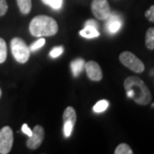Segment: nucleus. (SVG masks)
I'll return each instance as SVG.
<instances>
[{
	"label": "nucleus",
	"instance_id": "7",
	"mask_svg": "<svg viewBox=\"0 0 154 154\" xmlns=\"http://www.w3.org/2000/svg\"><path fill=\"white\" fill-rule=\"evenodd\" d=\"M45 138V130L43 127L36 125L33 128V134L27 140V146L29 149H38L42 144Z\"/></svg>",
	"mask_w": 154,
	"mask_h": 154
},
{
	"label": "nucleus",
	"instance_id": "24",
	"mask_svg": "<svg viewBox=\"0 0 154 154\" xmlns=\"http://www.w3.org/2000/svg\"><path fill=\"white\" fill-rule=\"evenodd\" d=\"M85 26H91V27H94V28H99V24L94 20H88V22H86V23H85Z\"/></svg>",
	"mask_w": 154,
	"mask_h": 154
},
{
	"label": "nucleus",
	"instance_id": "20",
	"mask_svg": "<svg viewBox=\"0 0 154 154\" xmlns=\"http://www.w3.org/2000/svg\"><path fill=\"white\" fill-rule=\"evenodd\" d=\"M63 46H57L50 51L49 55L52 58H57V57H60L63 54Z\"/></svg>",
	"mask_w": 154,
	"mask_h": 154
},
{
	"label": "nucleus",
	"instance_id": "8",
	"mask_svg": "<svg viewBox=\"0 0 154 154\" xmlns=\"http://www.w3.org/2000/svg\"><path fill=\"white\" fill-rule=\"evenodd\" d=\"M105 20V29L110 34H115L121 29L122 26V20L119 14L116 12H110L109 17Z\"/></svg>",
	"mask_w": 154,
	"mask_h": 154
},
{
	"label": "nucleus",
	"instance_id": "6",
	"mask_svg": "<svg viewBox=\"0 0 154 154\" xmlns=\"http://www.w3.org/2000/svg\"><path fill=\"white\" fill-rule=\"evenodd\" d=\"M91 9L94 17L99 20H105L111 12L107 0H93Z\"/></svg>",
	"mask_w": 154,
	"mask_h": 154
},
{
	"label": "nucleus",
	"instance_id": "12",
	"mask_svg": "<svg viewBox=\"0 0 154 154\" xmlns=\"http://www.w3.org/2000/svg\"><path fill=\"white\" fill-rule=\"evenodd\" d=\"M80 35L83 38H93L99 37V32L98 31V28L91 27V26H85V28L80 31Z\"/></svg>",
	"mask_w": 154,
	"mask_h": 154
},
{
	"label": "nucleus",
	"instance_id": "17",
	"mask_svg": "<svg viewBox=\"0 0 154 154\" xmlns=\"http://www.w3.org/2000/svg\"><path fill=\"white\" fill-rule=\"evenodd\" d=\"M7 58V45L5 39L0 38V63H5Z\"/></svg>",
	"mask_w": 154,
	"mask_h": 154
},
{
	"label": "nucleus",
	"instance_id": "25",
	"mask_svg": "<svg viewBox=\"0 0 154 154\" xmlns=\"http://www.w3.org/2000/svg\"><path fill=\"white\" fill-rule=\"evenodd\" d=\"M1 95H2V90H1V88H0V98H1Z\"/></svg>",
	"mask_w": 154,
	"mask_h": 154
},
{
	"label": "nucleus",
	"instance_id": "21",
	"mask_svg": "<svg viewBox=\"0 0 154 154\" xmlns=\"http://www.w3.org/2000/svg\"><path fill=\"white\" fill-rule=\"evenodd\" d=\"M145 17L149 22H154V5H152L145 12Z\"/></svg>",
	"mask_w": 154,
	"mask_h": 154
},
{
	"label": "nucleus",
	"instance_id": "5",
	"mask_svg": "<svg viewBox=\"0 0 154 154\" xmlns=\"http://www.w3.org/2000/svg\"><path fill=\"white\" fill-rule=\"evenodd\" d=\"M14 142V135L11 127H4L0 130V153L7 154L11 152Z\"/></svg>",
	"mask_w": 154,
	"mask_h": 154
},
{
	"label": "nucleus",
	"instance_id": "19",
	"mask_svg": "<svg viewBox=\"0 0 154 154\" xmlns=\"http://www.w3.org/2000/svg\"><path fill=\"white\" fill-rule=\"evenodd\" d=\"M45 43V39L43 37H40L39 39H38L37 41H35L34 43H33V44L29 46L30 51H35L37 50L40 49L42 46H44Z\"/></svg>",
	"mask_w": 154,
	"mask_h": 154
},
{
	"label": "nucleus",
	"instance_id": "18",
	"mask_svg": "<svg viewBox=\"0 0 154 154\" xmlns=\"http://www.w3.org/2000/svg\"><path fill=\"white\" fill-rule=\"evenodd\" d=\"M45 5L50 6L51 8H52L53 10L58 11L60 10L63 6V0H41Z\"/></svg>",
	"mask_w": 154,
	"mask_h": 154
},
{
	"label": "nucleus",
	"instance_id": "16",
	"mask_svg": "<svg viewBox=\"0 0 154 154\" xmlns=\"http://www.w3.org/2000/svg\"><path fill=\"white\" fill-rule=\"evenodd\" d=\"M115 154H133L132 149L126 143H122L118 145L115 149Z\"/></svg>",
	"mask_w": 154,
	"mask_h": 154
},
{
	"label": "nucleus",
	"instance_id": "15",
	"mask_svg": "<svg viewBox=\"0 0 154 154\" xmlns=\"http://www.w3.org/2000/svg\"><path fill=\"white\" fill-rule=\"evenodd\" d=\"M109 107V102L107 100L105 99H102V100H99L98 101L94 106V111L96 113H101V112H104L105 110H107V108Z\"/></svg>",
	"mask_w": 154,
	"mask_h": 154
},
{
	"label": "nucleus",
	"instance_id": "9",
	"mask_svg": "<svg viewBox=\"0 0 154 154\" xmlns=\"http://www.w3.org/2000/svg\"><path fill=\"white\" fill-rule=\"evenodd\" d=\"M85 69L88 78L94 82H99L103 78L102 69L98 63L95 61H89L85 64Z\"/></svg>",
	"mask_w": 154,
	"mask_h": 154
},
{
	"label": "nucleus",
	"instance_id": "13",
	"mask_svg": "<svg viewBox=\"0 0 154 154\" xmlns=\"http://www.w3.org/2000/svg\"><path fill=\"white\" fill-rule=\"evenodd\" d=\"M145 44L148 50H154V28H150L147 29L146 33Z\"/></svg>",
	"mask_w": 154,
	"mask_h": 154
},
{
	"label": "nucleus",
	"instance_id": "22",
	"mask_svg": "<svg viewBox=\"0 0 154 154\" xmlns=\"http://www.w3.org/2000/svg\"><path fill=\"white\" fill-rule=\"evenodd\" d=\"M8 11V5L6 0H0V16L5 15Z\"/></svg>",
	"mask_w": 154,
	"mask_h": 154
},
{
	"label": "nucleus",
	"instance_id": "10",
	"mask_svg": "<svg viewBox=\"0 0 154 154\" xmlns=\"http://www.w3.org/2000/svg\"><path fill=\"white\" fill-rule=\"evenodd\" d=\"M63 122H71L72 124H75L76 122V112L75 110L72 107H67L63 114Z\"/></svg>",
	"mask_w": 154,
	"mask_h": 154
},
{
	"label": "nucleus",
	"instance_id": "14",
	"mask_svg": "<svg viewBox=\"0 0 154 154\" xmlns=\"http://www.w3.org/2000/svg\"><path fill=\"white\" fill-rule=\"evenodd\" d=\"M17 5L19 7V10L22 14L27 15L32 9V1L31 0H17Z\"/></svg>",
	"mask_w": 154,
	"mask_h": 154
},
{
	"label": "nucleus",
	"instance_id": "3",
	"mask_svg": "<svg viewBox=\"0 0 154 154\" xmlns=\"http://www.w3.org/2000/svg\"><path fill=\"white\" fill-rule=\"evenodd\" d=\"M11 51L14 58L20 63H27L30 57V50L25 41L21 38H12L11 43Z\"/></svg>",
	"mask_w": 154,
	"mask_h": 154
},
{
	"label": "nucleus",
	"instance_id": "4",
	"mask_svg": "<svg viewBox=\"0 0 154 154\" xmlns=\"http://www.w3.org/2000/svg\"><path fill=\"white\" fill-rule=\"evenodd\" d=\"M119 60L122 65L127 67L134 73L140 74L145 69L143 62L130 51H123L119 55Z\"/></svg>",
	"mask_w": 154,
	"mask_h": 154
},
{
	"label": "nucleus",
	"instance_id": "2",
	"mask_svg": "<svg viewBox=\"0 0 154 154\" xmlns=\"http://www.w3.org/2000/svg\"><path fill=\"white\" fill-rule=\"evenodd\" d=\"M29 31L35 37L53 36L58 32V24L52 17L40 15L33 18L29 24Z\"/></svg>",
	"mask_w": 154,
	"mask_h": 154
},
{
	"label": "nucleus",
	"instance_id": "1",
	"mask_svg": "<svg viewBox=\"0 0 154 154\" xmlns=\"http://www.w3.org/2000/svg\"><path fill=\"white\" fill-rule=\"evenodd\" d=\"M123 86L127 96L138 105H146L152 101V94L146 83L140 77L128 76L125 79Z\"/></svg>",
	"mask_w": 154,
	"mask_h": 154
},
{
	"label": "nucleus",
	"instance_id": "11",
	"mask_svg": "<svg viewBox=\"0 0 154 154\" xmlns=\"http://www.w3.org/2000/svg\"><path fill=\"white\" fill-rule=\"evenodd\" d=\"M85 64L86 63L82 58H77L75 60L72 61V63H70V68L74 76L76 77L81 74V72L85 69Z\"/></svg>",
	"mask_w": 154,
	"mask_h": 154
},
{
	"label": "nucleus",
	"instance_id": "23",
	"mask_svg": "<svg viewBox=\"0 0 154 154\" xmlns=\"http://www.w3.org/2000/svg\"><path fill=\"white\" fill-rule=\"evenodd\" d=\"M22 131L25 134H27L28 137H30V136L32 135V134H33V130L28 126L27 123H24L22 126Z\"/></svg>",
	"mask_w": 154,
	"mask_h": 154
}]
</instances>
